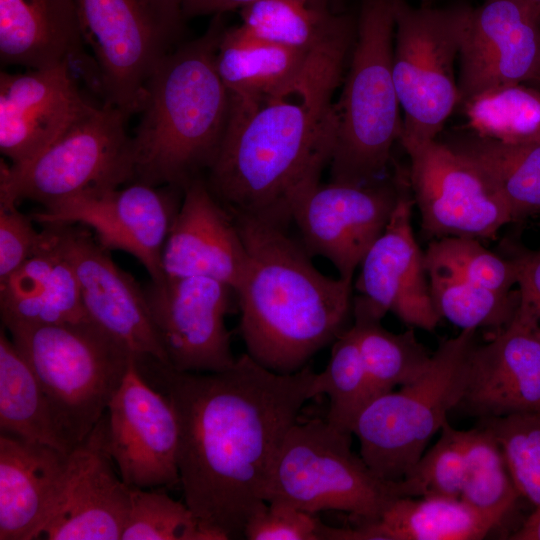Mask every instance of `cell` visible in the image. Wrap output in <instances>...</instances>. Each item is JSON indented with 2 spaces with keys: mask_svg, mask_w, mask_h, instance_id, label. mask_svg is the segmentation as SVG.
I'll return each mask as SVG.
<instances>
[{
  "mask_svg": "<svg viewBox=\"0 0 540 540\" xmlns=\"http://www.w3.org/2000/svg\"><path fill=\"white\" fill-rule=\"evenodd\" d=\"M425 254L427 273L454 276L490 290L509 293L518 281L515 258L504 259L487 250L477 238L449 236L429 244Z\"/></svg>",
  "mask_w": 540,
  "mask_h": 540,
  "instance_id": "8d00e7d4",
  "label": "cell"
},
{
  "mask_svg": "<svg viewBox=\"0 0 540 540\" xmlns=\"http://www.w3.org/2000/svg\"><path fill=\"white\" fill-rule=\"evenodd\" d=\"M510 540H540V506L528 516L519 529L508 536Z\"/></svg>",
  "mask_w": 540,
  "mask_h": 540,
  "instance_id": "f6af8a7d",
  "label": "cell"
},
{
  "mask_svg": "<svg viewBox=\"0 0 540 540\" xmlns=\"http://www.w3.org/2000/svg\"><path fill=\"white\" fill-rule=\"evenodd\" d=\"M500 444L520 495L540 506V413L479 419Z\"/></svg>",
  "mask_w": 540,
  "mask_h": 540,
  "instance_id": "f35d334b",
  "label": "cell"
},
{
  "mask_svg": "<svg viewBox=\"0 0 540 540\" xmlns=\"http://www.w3.org/2000/svg\"><path fill=\"white\" fill-rule=\"evenodd\" d=\"M183 190L131 182L125 187L82 194L31 214L34 222L79 224L93 230L106 250L135 257L152 281L165 278L164 246L179 211Z\"/></svg>",
  "mask_w": 540,
  "mask_h": 540,
  "instance_id": "4fadbf2b",
  "label": "cell"
},
{
  "mask_svg": "<svg viewBox=\"0 0 540 540\" xmlns=\"http://www.w3.org/2000/svg\"><path fill=\"white\" fill-rule=\"evenodd\" d=\"M475 133L508 144L540 142V92L518 84L495 87L461 104Z\"/></svg>",
  "mask_w": 540,
  "mask_h": 540,
  "instance_id": "d6a6232c",
  "label": "cell"
},
{
  "mask_svg": "<svg viewBox=\"0 0 540 540\" xmlns=\"http://www.w3.org/2000/svg\"><path fill=\"white\" fill-rule=\"evenodd\" d=\"M433 304L441 316L464 329L504 327L520 302L519 292L500 293L454 276L429 273Z\"/></svg>",
  "mask_w": 540,
  "mask_h": 540,
  "instance_id": "d590c367",
  "label": "cell"
},
{
  "mask_svg": "<svg viewBox=\"0 0 540 540\" xmlns=\"http://www.w3.org/2000/svg\"><path fill=\"white\" fill-rule=\"evenodd\" d=\"M466 469L460 498L502 520L521 497L503 450L486 428L464 431Z\"/></svg>",
  "mask_w": 540,
  "mask_h": 540,
  "instance_id": "836d02e7",
  "label": "cell"
},
{
  "mask_svg": "<svg viewBox=\"0 0 540 540\" xmlns=\"http://www.w3.org/2000/svg\"><path fill=\"white\" fill-rule=\"evenodd\" d=\"M179 427L169 399L132 361L106 411V444L121 479L130 487L180 485Z\"/></svg>",
  "mask_w": 540,
  "mask_h": 540,
  "instance_id": "2e32d148",
  "label": "cell"
},
{
  "mask_svg": "<svg viewBox=\"0 0 540 540\" xmlns=\"http://www.w3.org/2000/svg\"><path fill=\"white\" fill-rule=\"evenodd\" d=\"M472 11L465 4L413 7L395 0L393 79L404 113L400 139L435 140L459 105L454 67Z\"/></svg>",
  "mask_w": 540,
  "mask_h": 540,
  "instance_id": "30bf717a",
  "label": "cell"
},
{
  "mask_svg": "<svg viewBox=\"0 0 540 540\" xmlns=\"http://www.w3.org/2000/svg\"><path fill=\"white\" fill-rule=\"evenodd\" d=\"M534 82L540 83V66Z\"/></svg>",
  "mask_w": 540,
  "mask_h": 540,
  "instance_id": "7dc6e473",
  "label": "cell"
},
{
  "mask_svg": "<svg viewBox=\"0 0 540 540\" xmlns=\"http://www.w3.org/2000/svg\"><path fill=\"white\" fill-rule=\"evenodd\" d=\"M69 453L0 433V540L36 539L62 495Z\"/></svg>",
  "mask_w": 540,
  "mask_h": 540,
  "instance_id": "cb8c5ba5",
  "label": "cell"
},
{
  "mask_svg": "<svg viewBox=\"0 0 540 540\" xmlns=\"http://www.w3.org/2000/svg\"><path fill=\"white\" fill-rule=\"evenodd\" d=\"M540 15V0H519Z\"/></svg>",
  "mask_w": 540,
  "mask_h": 540,
  "instance_id": "bcb514c9",
  "label": "cell"
},
{
  "mask_svg": "<svg viewBox=\"0 0 540 540\" xmlns=\"http://www.w3.org/2000/svg\"><path fill=\"white\" fill-rule=\"evenodd\" d=\"M38 250L0 282L3 327L89 320L79 283L69 259L50 230L41 225Z\"/></svg>",
  "mask_w": 540,
  "mask_h": 540,
  "instance_id": "d4e9b609",
  "label": "cell"
},
{
  "mask_svg": "<svg viewBox=\"0 0 540 540\" xmlns=\"http://www.w3.org/2000/svg\"><path fill=\"white\" fill-rule=\"evenodd\" d=\"M257 0H180L185 17L218 15L241 9ZM312 3L328 4L330 0H305Z\"/></svg>",
  "mask_w": 540,
  "mask_h": 540,
  "instance_id": "ee69618b",
  "label": "cell"
},
{
  "mask_svg": "<svg viewBox=\"0 0 540 540\" xmlns=\"http://www.w3.org/2000/svg\"><path fill=\"white\" fill-rule=\"evenodd\" d=\"M0 330V431L69 453L40 382L12 339Z\"/></svg>",
  "mask_w": 540,
  "mask_h": 540,
  "instance_id": "4dcf8cb0",
  "label": "cell"
},
{
  "mask_svg": "<svg viewBox=\"0 0 540 540\" xmlns=\"http://www.w3.org/2000/svg\"><path fill=\"white\" fill-rule=\"evenodd\" d=\"M76 0H0V59L42 69L84 53Z\"/></svg>",
  "mask_w": 540,
  "mask_h": 540,
  "instance_id": "484cf974",
  "label": "cell"
},
{
  "mask_svg": "<svg viewBox=\"0 0 540 540\" xmlns=\"http://www.w3.org/2000/svg\"><path fill=\"white\" fill-rule=\"evenodd\" d=\"M322 522L291 505L267 502L248 519L244 538L248 540H321Z\"/></svg>",
  "mask_w": 540,
  "mask_h": 540,
  "instance_id": "60d3db41",
  "label": "cell"
},
{
  "mask_svg": "<svg viewBox=\"0 0 540 540\" xmlns=\"http://www.w3.org/2000/svg\"><path fill=\"white\" fill-rule=\"evenodd\" d=\"M121 540H213L189 507L163 489L131 487V504Z\"/></svg>",
  "mask_w": 540,
  "mask_h": 540,
  "instance_id": "74e56055",
  "label": "cell"
},
{
  "mask_svg": "<svg viewBox=\"0 0 540 540\" xmlns=\"http://www.w3.org/2000/svg\"><path fill=\"white\" fill-rule=\"evenodd\" d=\"M143 290L168 366L214 373L235 364L225 324L237 302L230 286L207 277H165Z\"/></svg>",
  "mask_w": 540,
  "mask_h": 540,
  "instance_id": "5bb4252c",
  "label": "cell"
},
{
  "mask_svg": "<svg viewBox=\"0 0 540 540\" xmlns=\"http://www.w3.org/2000/svg\"><path fill=\"white\" fill-rule=\"evenodd\" d=\"M352 433L326 419H298L287 432L272 467L266 502L316 514L347 512L359 522L378 520L401 497H415L406 479L386 480L352 450Z\"/></svg>",
  "mask_w": 540,
  "mask_h": 540,
  "instance_id": "52a82bcc",
  "label": "cell"
},
{
  "mask_svg": "<svg viewBox=\"0 0 540 540\" xmlns=\"http://www.w3.org/2000/svg\"><path fill=\"white\" fill-rule=\"evenodd\" d=\"M456 408L479 419L540 413V322L521 301L508 324L472 346Z\"/></svg>",
  "mask_w": 540,
  "mask_h": 540,
  "instance_id": "ac0fdd59",
  "label": "cell"
},
{
  "mask_svg": "<svg viewBox=\"0 0 540 540\" xmlns=\"http://www.w3.org/2000/svg\"><path fill=\"white\" fill-rule=\"evenodd\" d=\"M539 66L540 15L519 0H484L460 48L459 105L495 87L534 82Z\"/></svg>",
  "mask_w": 540,
  "mask_h": 540,
  "instance_id": "ffe728a7",
  "label": "cell"
},
{
  "mask_svg": "<svg viewBox=\"0 0 540 540\" xmlns=\"http://www.w3.org/2000/svg\"><path fill=\"white\" fill-rule=\"evenodd\" d=\"M241 26L262 40L307 52L356 29L357 21L305 0H257L240 9Z\"/></svg>",
  "mask_w": 540,
  "mask_h": 540,
  "instance_id": "f546056e",
  "label": "cell"
},
{
  "mask_svg": "<svg viewBox=\"0 0 540 540\" xmlns=\"http://www.w3.org/2000/svg\"><path fill=\"white\" fill-rule=\"evenodd\" d=\"M128 118L113 105L94 106L29 162L7 166L1 161L0 200H30L47 208L133 182Z\"/></svg>",
  "mask_w": 540,
  "mask_h": 540,
  "instance_id": "9c48e42d",
  "label": "cell"
},
{
  "mask_svg": "<svg viewBox=\"0 0 540 540\" xmlns=\"http://www.w3.org/2000/svg\"><path fill=\"white\" fill-rule=\"evenodd\" d=\"M518 292L540 322V250L518 254Z\"/></svg>",
  "mask_w": 540,
  "mask_h": 540,
  "instance_id": "7bdbcfd3",
  "label": "cell"
},
{
  "mask_svg": "<svg viewBox=\"0 0 540 540\" xmlns=\"http://www.w3.org/2000/svg\"><path fill=\"white\" fill-rule=\"evenodd\" d=\"M395 0H362L351 63L334 104L336 132L331 181L379 179L400 139L402 118L393 79Z\"/></svg>",
  "mask_w": 540,
  "mask_h": 540,
  "instance_id": "5b68a950",
  "label": "cell"
},
{
  "mask_svg": "<svg viewBox=\"0 0 540 540\" xmlns=\"http://www.w3.org/2000/svg\"><path fill=\"white\" fill-rule=\"evenodd\" d=\"M31 215L17 203L0 200V282L5 280L38 250L42 234Z\"/></svg>",
  "mask_w": 540,
  "mask_h": 540,
  "instance_id": "b9f144b4",
  "label": "cell"
},
{
  "mask_svg": "<svg viewBox=\"0 0 540 540\" xmlns=\"http://www.w3.org/2000/svg\"><path fill=\"white\" fill-rule=\"evenodd\" d=\"M405 174L363 184L319 183L307 192L292 211V223L309 255L326 258L340 278L352 281L390 220Z\"/></svg>",
  "mask_w": 540,
  "mask_h": 540,
  "instance_id": "9a60e30c",
  "label": "cell"
},
{
  "mask_svg": "<svg viewBox=\"0 0 540 540\" xmlns=\"http://www.w3.org/2000/svg\"><path fill=\"white\" fill-rule=\"evenodd\" d=\"M413 205L406 173L387 226L360 263L356 289L377 316L390 311L411 327L433 331L441 316L432 301L425 254L413 234Z\"/></svg>",
  "mask_w": 540,
  "mask_h": 540,
  "instance_id": "d6986e66",
  "label": "cell"
},
{
  "mask_svg": "<svg viewBox=\"0 0 540 540\" xmlns=\"http://www.w3.org/2000/svg\"><path fill=\"white\" fill-rule=\"evenodd\" d=\"M475 342V329L443 340L420 376L375 397L360 412L352 433L361 457L377 475L401 480L425 452L461 400Z\"/></svg>",
  "mask_w": 540,
  "mask_h": 540,
  "instance_id": "ba28073f",
  "label": "cell"
},
{
  "mask_svg": "<svg viewBox=\"0 0 540 540\" xmlns=\"http://www.w3.org/2000/svg\"><path fill=\"white\" fill-rule=\"evenodd\" d=\"M502 521L461 498L401 497L378 520L357 527L362 540H480Z\"/></svg>",
  "mask_w": 540,
  "mask_h": 540,
  "instance_id": "83f0119b",
  "label": "cell"
},
{
  "mask_svg": "<svg viewBox=\"0 0 540 540\" xmlns=\"http://www.w3.org/2000/svg\"><path fill=\"white\" fill-rule=\"evenodd\" d=\"M94 106L81 95L67 62L0 73V151L25 164Z\"/></svg>",
  "mask_w": 540,
  "mask_h": 540,
  "instance_id": "7402d4cb",
  "label": "cell"
},
{
  "mask_svg": "<svg viewBox=\"0 0 540 540\" xmlns=\"http://www.w3.org/2000/svg\"><path fill=\"white\" fill-rule=\"evenodd\" d=\"M233 217L248 253L235 291L246 353L270 371L295 373L350 327L352 281L318 271L289 226Z\"/></svg>",
  "mask_w": 540,
  "mask_h": 540,
  "instance_id": "3957f363",
  "label": "cell"
},
{
  "mask_svg": "<svg viewBox=\"0 0 540 540\" xmlns=\"http://www.w3.org/2000/svg\"><path fill=\"white\" fill-rule=\"evenodd\" d=\"M106 444V413L69 453L62 495L36 535L46 540H121L131 487L118 478Z\"/></svg>",
  "mask_w": 540,
  "mask_h": 540,
  "instance_id": "44dd1931",
  "label": "cell"
},
{
  "mask_svg": "<svg viewBox=\"0 0 540 540\" xmlns=\"http://www.w3.org/2000/svg\"><path fill=\"white\" fill-rule=\"evenodd\" d=\"M465 469L464 430L446 422L438 441L422 454L403 479L412 485L415 497L460 498Z\"/></svg>",
  "mask_w": 540,
  "mask_h": 540,
  "instance_id": "ab89813d",
  "label": "cell"
},
{
  "mask_svg": "<svg viewBox=\"0 0 540 540\" xmlns=\"http://www.w3.org/2000/svg\"><path fill=\"white\" fill-rule=\"evenodd\" d=\"M222 16L214 15L200 37L180 44L147 80L131 137L133 182L184 190L215 162L231 109L216 67Z\"/></svg>",
  "mask_w": 540,
  "mask_h": 540,
  "instance_id": "277c9868",
  "label": "cell"
},
{
  "mask_svg": "<svg viewBox=\"0 0 540 540\" xmlns=\"http://www.w3.org/2000/svg\"><path fill=\"white\" fill-rule=\"evenodd\" d=\"M148 384L167 396L179 427L178 470L186 505L213 540L244 538L283 440L314 398L315 372L266 369L246 352L228 370L178 371L134 358Z\"/></svg>",
  "mask_w": 540,
  "mask_h": 540,
  "instance_id": "6da1fadb",
  "label": "cell"
},
{
  "mask_svg": "<svg viewBox=\"0 0 540 540\" xmlns=\"http://www.w3.org/2000/svg\"><path fill=\"white\" fill-rule=\"evenodd\" d=\"M323 47L307 52L274 44L253 36L240 25L225 28L216 67L231 103L248 105L289 92Z\"/></svg>",
  "mask_w": 540,
  "mask_h": 540,
  "instance_id": "4316f807",
  "label": "cell"
},
{
  "mask_svg": "<svg viewBox=\"0 0 540 540\" xmlns=\"http://www.w3.org/2000/svg\"><path fill=\"white\" fill-rule=\"evenodd\" d=\"M75 271L90 321L124 344L134 357L168 365L147 307L143 286L122 270L82 225L43 223Z\"/></svg>",
  "mask_w": 540,
  "mask_h": 540,
  "instance_id": "e0dca14e",
  "label": "cell"
},
{
  "mask_svg": "<svg viewBox=\"0 0 540 540\" xmlns=\"http://www.w3.org/2000/svg\"><path fill=\"white\" fill-rule=\"evenodd\" d=\"M312 393L314 397L326 395L329 398L326 420L352 433L358 415L371 401L369 380L353 324L332 343L327 366L315 374Z\"/></svg>",
  "mask_w": 540,
  "mask_h": 540,
  "instance_id": "e575fe53",
  "label": "cell"
},
{
  "mask_svg": "<svg viewBox=\"0 0 540 540\" xmlns=\"http://www.w3.org/2000/svg\"><path fill=\"white\" fill-rule=\"evenodd\" d=\"M353 36L322 48L287 93L232 104L218 156L205 176L233 215L283 226L302 197L320 183L336 132L332 95Z\"/></svg>",
  "mask_w": 540,
  "mask_h": 540,
  "instance_id": "7a4b0ae2",
  "label": "cell"
},
{
  "mask_svg": "<svg viewBox=\"0 0 540 540\" xmlns=\"http://www.w3.org/2000/svg\"><path fill=\"white\" fill-rule=\"evenodd\" d=\"M399 141L410 159L408 181L425 234L493 239L513 221L507 203L471 161L436 139Z\"/></svg>",
  "mask_w": 540,
  "mask_h": 540,
  "instance_id": "7c38bea8",
  "label": "cell"
},
{
  "mask_svg": "<svg viewBox=\"0 0 540 540\" xmlns=\"http://www.w3.org/2000/svg\"><path fill=\"white\" fill-rule=\"evenodd\" d=\"M103 103L139 113L147 80L180 44L187 18L180 0H76Z\"/></svg>",
  "mask_w": 540,
  "mask_h": 540,
  "instance_id": "8fae6325",
  "label": "cell"
},
{
  "mask_svg": "<svg viewBox=\"0 0 540 540\" xmlns=\"http://www.w3.org/2000/svg\"><path fill=\"white\" fill-rule=\"evenodd\" d=\"M471 161L507 203L513 221L540 212V142L508 144L455 130L445 141Z\"/></svg>",
  "mask_w": 540,
  "mask_h": 540,
  "instance_id": "f1b7e54d",
  "label": "cell"
},
{
  "mask_svg": "<svg viewBox=\"0 0 540 540\" xmlns=\"http://www.w3.org/2000/svg\"><path fill=\"white\" fill-rule=\"evenodd\" d=\"M353 326L367 372L371 400L406 385L427 368L431 356L414 330L393 333L379 316L357 297L353 298Z\"/></svg>",
  "mask_w": 540,
  "mask_h": 540,
  "instance_id": "1f68e13d",
  "label": "cell"
},
{
  "mask_svg": "<svg viewBox=\"0 0 540 540\" xmlns=\"http://www.w3.org/2000/svg\"><path fill=\"white\" fill-rule=\"evenodd\" d=\"M5 329L37 376L70 452L106 413L134 355L90 320Z\"/></svg>",
  "mask_w": 540,
  "mask_h": 540,
  "instance_id": "8992f818",
  "label": "cell"
},
{
  "mask_svg": "<svg viewBox=\"0 0 540 540\" xmlns=\"http://www.w3.org/2000/svg\"><path fill=\"white\" fill-rule=\"evenodd\" d=\"M247 263V249L234 217L212 194L205 177L195 179L183 190L164 246L165 277H207L236 291Z\"/></svg>",
  "mask_w": 540,
  "mask_h": 540,
  "instance_id": "603a6c76",
  "label": "cell"
}]
</instances>
